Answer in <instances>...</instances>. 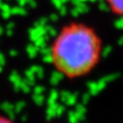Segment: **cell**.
<instances>
[{"mask_svg": "<svg viewBox=\"0 0 123 123\" xmlns=\"http://www.w3.org/2000/svg\"><path fill=\"white\" fill-rule=\"evenodd\" d=\"M103 42L98 32L84 22L70 21L59 29L49 48L52 67L69 80L83 78L102 57Z\"/></svg>", "mask_w": 123, "mask_h": 123, "instance_id": "6da1fadb", "label": "cell"}, {"mask_svg": "<svg viewBox=\"0 0 123 123\" xmlns=\"http://www.w3.org/2000/svg\"><path fill=\"white\" fill-rule=\"evenodd\" d=\"M112 14L123 17V0H105Z\"/></svg>", "mask_w": 123, "mask_h": 123, "instance_id": "7a4b0ae2", "label": "cell"}, {"mask_svg": "<svg viewBox=\"0 0 123 123\" xmlns=\"http://www.w3.org/2000/svg\"><path fill=\"white\" fill-rule=\"evenodd\" d=\"M0 123H14L11 119L3 116V115H0Z\"/></svg>", "mask_w": 123, "mask_h": 123, "instance_id": "3957f363", "label": "cell"}]
</instances>
